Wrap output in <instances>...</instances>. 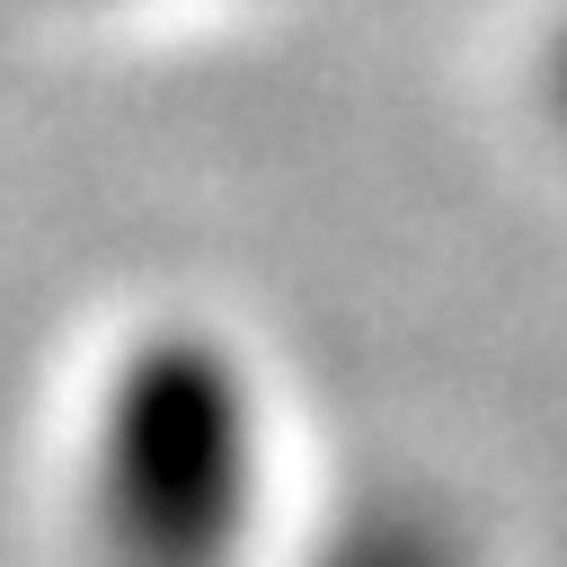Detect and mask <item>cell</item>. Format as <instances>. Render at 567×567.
<instances>
[{"instance_id":"cell-1","label":"cell","mask_w":567,"mask_h":567,"mask_svg":"<svg viewBox=\"0 0 567 567\" xmlns=\"http://www.w3.org/2000/svg\"><path fill=\"white\" fill-rule=\"evenodd\" d=\"M266 496L248 363L204 328H151L89 408L80 514L97 567H239Z\"/></svg>"},{"instance_id":"cell-2","label":"cell","mask_w":567,"mask_h":567,"mask_svg":"<svg viewBox=\"0 0 567 567\" xmlns=\"http://www.w3.org/2000/svg\"><path fill=\"white\" fill-rule=\"evenodd\" d=\"M319 567H461V549L443 540V523H434V514L372 505V514H354V523L319 549Z\"/></svg>"},{"instance_id":"cell-3","label":"cell","mask_w":567,"mask_h":567,"mask_svg":"<svg viewBox=\"0 0 567 567\" xmlns=\"http://www.w3.org/2000/svg\"><path fill=\"white\" fill-rule=\"evenodd\" d=\"M540 97H549V115H558V133H567V18L549 27V53H540Z\"/></svg>"}]
</instances>
